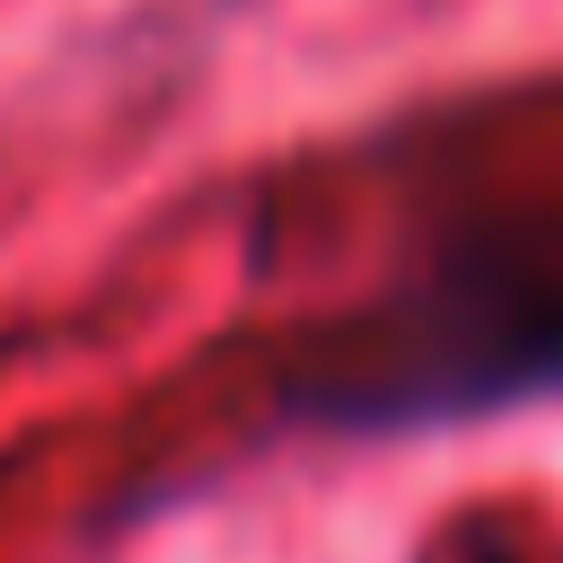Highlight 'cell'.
<instances>
[{"mask_svg":"<svg viewBox=\"0 0 563 563\" xmlns=\"http://www.w3.org/2000/svg\"><path fill=\"white\" fill-rule=\"evenodd\" d=\"M519 396H563V282L493 273L475 255L396 308L334 325L282 378V405L325 431H413Z\"/></svg>","mask_w":563,"mask_h":563,"instance_id":"1","label":"cell"}]
</instances>
